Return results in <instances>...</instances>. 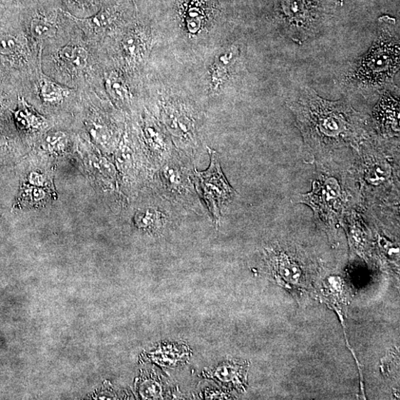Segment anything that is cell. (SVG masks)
<instances>
[{"mask_svg":"<svg viewBox=\"0 0 400 400\" xmlns=\"http://www.w3.org/2000/svg\"><path fill=\"white\" fill-rule=\"evenodd\" d=\"M287 103L304 141L314 148L354 145L364 136L366 120L347 101H327L307 86Z\"/></svg>","mask_w":400,"mask_h":400,"instance_id":"obj_1","label":"cell"},{"mask_svg":"<svg viewBox=\"0 0 400 400\" xmlns=\"http://www.w3.org/2000/svg\"><path fill=\"white\" fill-rule=\"evenodd\" d=\"M395 27L394 19L388 16L379 19L372 45L342 72L339 86L366 98L396 90L394 78L400 66V44Z\"/></svg>","mask_w":400,"mask_h":400,"instance_id":"obj_2","label":"cell"},{"mask_svg":"<svg viewBox=\"0 0 400 400\" xmlns=\"http://www.w3.org/2000/svg\"><path fill=\"white\" fill-rule=\"evenodd\" d=\"M208 150L210 165L202 173L196 170L195 178L208 211L218 223L223 206L233 198L235 193L222 173L218 154L212 149Z\"/></svg>","mask_w":400,"mask_h":400,"instance_id":"obj_3","label":"cell"},{"mask_svg":"<svg viewBox=\"0 0 400 400\" xmlns=\"http://www.w3.org/2000/svg\"><path fill=\"white\" fill-rule=\"evenodd\" d=\"M162 120L175 142L185 150L197 143V125L193 113L182 106L168 103L161 110Z\"/></svg>","mask_w":400,"mask_h":400,"instance_id":"obj_4","label":"cell"},{"mask_svg":"<svg viewBox=\"0 0 400 400\" xmlns=\"http://www.w3.org/2000/svg\"><path fill=\"white\" fill-rule=\"evenodd\" d=\"M281 11L287 35L302 45L314 34V17L306 0H281Z\"/></svg>","mask_w":400,"mask_h":400,"instance_id":"obj_5","label":"cell"},{"mask_svg":"<svg viewBox=\"0 0 400 400\" xmlns=\"http://www.w3.org/2000/svg\"><path fill=\"white\" fill-rule=\"evenodd\" d=\"M142 138L150 161L156 165H163L173 156L170 143L164 130L148 116L143 120Z\"/></svg>","mask_w":400,"mask_h":400,"instance_id":"obj_6","label":"cell"},{"mask_svg":"<svg viewBox=\"0 0 400 400\" xmlns=\"http://www.w3.org/2000/svg\"><path fill=\"white\" fill-rule=\"evenodd\" d=\"M163 165L160 173V180L165 194L171 198L182 202L193 198L189 179L184 168L181 167L171 156Z\"/></svg>","mask_w":400,"mask_h":400,"instance_id":"obj_7","label":"cell"},{"mask_svg":"<svg viewBox=\"0 0 400 400\" xmlns=\"http://www.w3.org/2000/svg\"><path fill=\"white\" fill-rule=\"evenodd\" d=\"M380 98L374 108V119L379 130L385 135L394 136L399 133V102L386 91Z\"/></svg>","mask_w":400,"mask_h":400,"instance_id":"obj_8","label":"cell"},{"mask_svg":"<svg viewBox=\"0 0 400 400\" xmlns=\"http://www.w3.org/2000/svg\"><path fill=\"white\" fill-rule=\"evenodd\" d=\"M151 44L150 33L144 29L127 32L122 41V48L128 63L137 66L146 58Z\"/></svg>","mask_w":400,"mask_h":400,"instance_id":"obj_9","label":"cell"},{"mask_svg":"<svg viewBox=\"0 0 400 400\" xmlns=\"http://www.w3.org/2000/svg\"><path fill=\"white\" fill-rule=\"evenodd\" d=\"M238 54V48L233 46L217 56L211 69L212 83L215 90L219 89L226 81L228 72L236 62Z\"/></svg>","mask_w":400,"mask_h":400,"instance_id":"obj_10","label":"cell"},{"mask_svg":"<svg viewBox=\"0 0 400 400\" xmlns=\"http://www.w3.org/2000/svg\"><path fill=\"white\" fill-rule=\"evenodd\" d=\"M88 54L87 51L78 45H68L58 52V60L69 71L81 72L87 66Z\"/></svg>","mask_w":400,"mask_h":400,"instance_id":"obj_11","label":"cell"},{"mask_svg":"<svg viewBox=\"0 0 400 400\" xmlns=\"http://www.w3.org/2000/svg\"><path fill=\"white\" fill-rule=\"evenodd\" d=\"M246 366L236 363H226L217 367L211 374L225 384H232L239 390H242L245 384Z\"/></svg>","mask_w":400,"mask_h":400,"instance_id":"obj_12","label":"cell"},{"mask_svg":"<svg viewBox=\"0 0 400 400\" xmlns=\"http://www.w3.org/2000/svg\"><path fill=\"white\" fill-rule=\"evenodd\" d=\"M68 17L72 19L73 21L92 33H102L110 28L113 21V16L107 9H102L97 14L88 18H78L73 15L65 12Z\"/></svg>","mask_w":400,"mask_h":400,"instance_id":"obj_13","label":"cell"},{"mask_svg":"<svg viewBox=\"0 0 400 400\" xmlns=\"http://www.w3.org/2000/svg\"><path fill=\"white\" fill-rule=\"evenodd\" d=\"M40 97L45 103L61 104L69 94V90L43 75L39 82Z\"/></svg>","mask_w":400,"mask_h":400,"instance_id":"obj_14","label":"cell"},{"mask_svg":"<svg viewBox=\"0 0 400 400\" xmlns=\"http://www.w3.org/2000/svg\"><path fill=\"white\" fill-rule=\"evenodd\" d=\"M164 215L154 207L140 209L135 215V222L143 231L154 232L160 230L165 220Z\"/></svg>","mask_w":400,"mask_h":400,"instance_id":"obj_15","label":"cell"},{"mask_svg":"<svg viewBox=\"0 0 400 400\" xmlns=\"http://www.w3.org/2000/svg\"><path fill=\"white\" fill-rule=\"evenodd\" d=\"M106 86L111 98L120 103H128V87L118 73L112 71L106 74Z\"/></svg>","mask_w":400,"mask_h":400,"instance_id":"obj_16","label":"cell"},{"mask_svg":"<svg viewBox=\"0 0 400 400\" xmlns=\"http://www.w3.org/2000/svg\"><path fill=\"white\" fill-rule=\"evenodd\" d=\"M14 116L18 126L24 130L40 129L46 125L44 119L37 116L24 102L20 105Z\"/></svg>","mask_w":400,"mask_h":400,"instance_id":"obj_17","label":"cell"},{"mask_svg":"<svg viewBox=\"0 0 400 400\" xmlns=\"http://www.w3.org/2000/svg\"><path fill=\"white\" fill-rule=\"evenodd\" d=\"M57 31V26L49 19L38 16L33 19L31 24V32L38 40H47L53 37Z\"/></svg>","mask_w":400,"mask_h":400,"instance_id":"obj_18","label":"cell"},{"mask_svg":"<svg viewBox=\"0 0 400 400\" xmlns=\"http://www.w3.org/2000/svg\"><path fill=\"white\" fill-rule=\"evenodd\" d=\"M89 132L93 139L106 148L113 143L112 130L105 124L95 121L89 125Z\"/></svg>","mask_w":400,"mask_h":400,"instance_id":"obj_19","label":"cell"},{"mask_svg":"<svg viewBox=\"0 0 400 400\" xmlns=\"http://www.w3.org/2000/svg\"><path fill=\"white\" fill-rule=\"evenodd\" d=\"M277 266L280 275L283 278L291 283L298 282L299 278L301 276V271L297 264L284 256L278 259Z\"/></svg>","mask_w":400,"mask_h":400,"instance_id":"obj_20","label":"cell"},{"mask_svg":"<svg viewBox=\"0 0 400 400\" xmlns=\"http://www.w3.org/2000/svg\"><path fill=\"white\" fill-rule=\"evenodd\" d=\"M44 188L36 187L29 184L22 187L19 195V202H28L29 203H41L47 199V193Z\"/></svg>","mask_w":400,"mask_h":400,"instance_id":"obj_21","label":"cell"},{"mask_svg":"<svg viewBox=\"0 0 400 400\" xmlns=\"http://www.w3.org/2000/svg\"><path fill=\"white\" fill-rule=\"evenodd\" d=\"M67 143V136L65 133L56 131L48 133L44 138L43 148L51 153H58L63 151Z\"/></svg>","mask_w":400,"mask_h":400,"instance_id":"obj_22","label":"cell"},{"mask_svg":"<svg viewBox=\"0 0 400 400\" xmlns=\"http://www.w3.org/2000/svg\"><path fill=\"white\" fill-rule=\"evenodd\" d=\"M19 48H20V43L14 36L7 34L0 35V54H14Z\"/></svg>","mask_w":400,"mask_h":400,"instance_id":"obj_23","label":"cell"},{"mask_svg":"<svg viewBox=\"0 0 400 400\" xmlns=\"http://www.w3.org/2000/svg\"><path fill=\"white\" fill-rule=\"evenodd\" d=\"M27 181L31 185L44 188L47 185L48 179L43 174L33 171L29 175Z\"/></svg>","mask_w":400,"mask_h":400,"instance_id":"obj_24","label":"cell"},{"mask_svg":"<svg viewBox=\"0 0 400 400\" xmlns=\"http://www.w3.org/2000/svg\"><path fill=\"white\" fill-rule=\"evenodd\" d=\"M78 1H80V0H78Z\"/></svg>","mask_w":400,"mask_h":400,"instance_id":"obj_25","label":"cell"}]
</instances>
